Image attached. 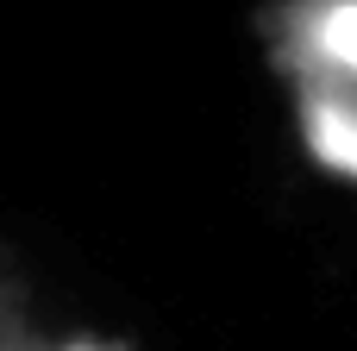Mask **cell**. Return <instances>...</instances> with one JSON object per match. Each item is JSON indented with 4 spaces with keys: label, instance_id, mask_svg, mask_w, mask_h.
<instances>
[{
    "label": "cell",
    "instance_id": "obj_1",
    "mask_svg": "<svg viewBox=\"0 0 357 351\" xmlns=\"http://www.w3.org/2000/svg\"><path fill=\"white\" fill-rule=\"evenodd\" d=\"M257 25L289 88H357V0H276Z\"/></svg>",
    "mask_w": 357,
    "mask_h": 351
},
{
    "label": "cell",
    "instance_id": "obj_2",
    "mask_svg": "<svg viewBox=\"0 0 357 351\" xmlns=\"http://www.w3.org/2000/svg\"><path fill=\"white\" fill-rule=\"evenodd\" d=\"M295 126L314 163L357 182V88H295Z\"/></svg>",
    "mask_w": 357,
    "mask_h": 351
},
{
    "label": "cell",
    "instance_id": "obj_3",
    "mask_svg": "<svg viewBox=\"0 0 357 351\" xmlns=\"http://www.w3.org/2000/svg\"><path fill=\"white\" fill-rule=\"evenodd\" d=\"M13 351H126V345H113V339H44V333L25 327Z\"/></svg>",
    "mask_w": 357,
    "mask_h": 351
},
{
    "label": "cell",
    "instance_id": "obj_4",
    "mask_svg": "<svg viewBox=\"0 0 357 351\" xmlns=\"http://www.w3.org/2000/svg\"><path fill=\"white\" fill-rule=\"evenodd\" d=\"M25 327H31V320L19 314V301H6V295H0V351L19 345V333H25Z\"/></svg>",
    "mask_w": 357,
    "mask_h": 351
}]
</instances>
